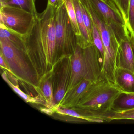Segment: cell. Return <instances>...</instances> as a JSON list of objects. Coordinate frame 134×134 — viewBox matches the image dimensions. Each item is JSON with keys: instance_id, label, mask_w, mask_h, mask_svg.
Segmentation results:
<instances>
[{"instance_id": "cell-3", "label": "cell", "mask_w": 134, "mask_h": 134, "mask_svg": "<svg viewBox=\"0 0 134 134\" xmlns=\"http://www.w3.org/2000/svg\"><path fill=\"white\" fill-rule=\"evenodd\" d=\"M86 8L93 23L98 28L103 42L104 57L102 74L105 78L114 84V72L120 44L113 32L101 15L92 7L88 0H80Z\"/></svg>"}, {"instance_id": "cell-22", "label": "cell", "mask_w": 134, "mask_h": 134, "mask_svg": "<svg viewBox=\"0 0 134 134\" xmlns=\"http://www.w3.org/2000/svg\"><path fill=\"white\" fill-rule=\"evenodd\" d=\"M125 25L130 36L134 33V0H129L127 18Z\"/></svg>"}, {"instance_id": "cell-26", "label": "cell", "mask_w": 134, "mask_h": 134, "mask_svg": "<svg viewBox=\"0 0 134 134\" xmlns=\"http://www.w3.org/2000/svg\"><path fill=\"white\" fill-rule=\"evenodd\" d=\"M48 4L56 9L63 3L64 0H47Z\"/></svg>"}, {"instance_id": "cell-7", "label": "cell", "mask_w": 134, "mask_h": 134, "mask_svg": "<svg viewBox=\"0 0 134 134\" xmlns=\"http://www.w3.org/2000/svg\"><path fill=\"white\" fill-rule=\"evenodd\" d=\"M94 10L101 15L120 43L129 35L125 22L120 12L113 0H88Z\"/></svg>"}, {"instance_id": "cell-23", "label": "cell", "mask_w": 134, "mask_h": 134, "mask_svg": "<svg viewBox=\"0 0 134 134\" xmlns=\"http://www.w3.org/2000/svg\"><path fill=\"white\" fill-rule=\"evenodd\" d=\"M79 1H80V0H79ZM80 4L81 9L85 25V26H86V29H87V30L89 36L91 37V40H92V21L89 14H88L87 11L86 10V8L84 6L83 4L80 1Z\"/></svg>"}, {"instance_id": "cell-17", "label": "cell", "mask_w": 134, "mask_h": 134, "mask_svg": "<svg viewBox=\"0 0 134 134\" xmlns=\"http://www.w3.org/2000/svg\"><path fill=\"white\" fill-rule=\"evenodd\" d=\"M55 113L63 116H69L79 119L82 121H87L93 123H103L104 122L103 120L101 119H96L84 116L72 108H65L58 107L56 109Z\"/></svg>"}, {"instance_id": "cell-4", "label": "cell", "mask_w": 134, "mask_h": 134, "mask_svg": "<svg viewBox=\"0 0 134 134\" xmlns=\"http://www.w3.org/2000/svg\"><path fill=\"white\" fill-rule=\"evenodd\" d=\"M0 54L3 55L13 74L21 83L35 89L39 80L25 52L9 40L0 38Z\"/></svg>"}, {"instance_id": "cell-18", "label": "cell", "mask_w": 134, "mask_h": 134, "mask_svg": "<svg viewBox=\"0 0 134 134\" xmlns=\"http://www.w3.org/2000/svg\"><path fill=\"white\" fill-rule=\"evenodd\" d=\"M5 5L18 7L31 12L36 17L38 14L36 8V0H9L3 6Z\"/></svg>"}, {"instance_id": "cell-8", "label": "cell", "mask_w": 134, "mask_h": 134, "mask_svg": "<svg viewBox=\"0 0 134 134\" xmlns=\"http://www.w3.org/2000/svg\"><path fill=\"white\" fill-rule=\"evenodd\" d=\"M71 56L62 57L55 63L53 68V94L55 111L59 106L69 85Z\"/></svg>"}, {"instance_id": "cell-6", "label": "cell", "mask_w": 134, "mask_h": 134, "mask_svg": "<svg viewBox=\"0 0 134 134\" xmlns=\"http://www.w3.org/2000/svg\"><path fill=\"white\" fill-rule=\"evenodd\" d=\"M0 28L8 30L23 39L30 32L36 21L32 13L15 6L1 7Z\"/></svg>"}, {"instance_id": "cell-11", "label": "cell", "mask_w": 134, "mask_h": 134, "mask_svg": "<svg viewBox=\"0 0 134 134\" xmlns=\"http://www.w3.org/2000/svg\"><path fill=\"white\" fill-rule=\"evenodd\" d=\"M35 90L45 102L44 107L52 110L55 113L53 94V70L46 74L39 80Z\"/></svg>"}, {"instance_id": "cell-24", "label": "cell", "mask_w": 134, "mask_h": 134, "mask_svg": "<svg viewBox=\"0 0 134 134\" xmlns=\"http://www.w3.org/2000/svg\"><path fill=\"white\" fill-rule=\"evenodd\" d=\"M119 9L126 22L127 18L129 0H113Z\"/></svg>"}, {"instance_id": "cell-10", "label": "cell", "mask_w": 134, "mask_h": 134, "mask_svg": "<svg viewBox=\"0 0 134 134\" xmlns=\"http://www.w3.org/2000/svg\"><path fill=\"white\" fill-rule=\"evenodd\" d=\"M94 83L88 79H83L74 87L66 91L59 107L68 108L76 107L85 92Z\"/></svg>"}, {"instance_id": "cell-29", "label": "cell", "mask_w": 134, "mask_h": 134, "mask_svg": "<svg viewBox=\"0 0 134 134\" xmlns=\"http://www.w3.org/2000/svg\"><path fill=\"white\" fill-rule=\"evenodd\" d=\"M9 0H0V4H1V7L3 6L5 3L7 2Z\"/></svg>"}, {"instance_id": "cell-2", "label": "cell", "mask_w": 134, "mask_h": 134, "mask_svg": "<svg viewBox=\"0 0 134 134\" xmlns=\"http://www.w3.org/2000/svg\"><path fill=\"white\" fill-rule=\"evenodd\" d=\"M121 92L105 78L99 80L93 83L72 109L86 116L102 120L100 116L111 110L114 101Z\"/></svg>"}, {"instance_id": "cell-20", "label": "cell", "mask_w": 134, "mask_h": 134, "mask_svg": "<svg viewBox=\"0 0 134 134\" xmlns=\"http://www.w3.org/2000/svg\"><path fill=\"white\" fill-rule=\"evenodd\" d=\"M68 16L71 22L74 30L77 37V43L80 40L81 34L77 21L76 12L73 0H64Z\"/></svg>"}, {"instance_id": "cell-13", "label": "cell", "mask_w": 134, "mask_h": 134, "mask_svg": "<svg viewBox=\"0 0 134 134\" xmlns=\"http://www.w3.org/2000/svg\"><path fill=\"white\" fill-rule=\"evenodd\" d=\"M114 85L123 92L134 93V73L131 70L117 67L114 72Z\"/></svg>"}, {"instance_id": "cell-16", "label": "cell", "mask_w": 134, "mask_h": 134, "mask_svg": "<svg viewBox=\"0 0 134 134\" xmlns=\"http://www.w3.org/2000/svg\"><path fill=\"white\" fill-rule=\"evenodd\" d=\"M3 70L4 72L1 74V76H2L3 79L8 84L10 87L20 97H21L26 102L34 103V104H36L37 105L38 104V105H41L44 106V107L45 106L46 104H45V102L42 99L39 95H37L35 97L30 96L23 91L19 88V87L15 86L10 81L9 79L8 78L6 71L4 70Z\"/></svg>"}, {"instance_id": "cell-21", "label": "cell", "mask_w": 134, "mask_h": 134, "mask_svg": "<svg viewBox=\"0 0 134 134\" xmlns=\"http://www.w3.org/2000/svg\"><path fill=\"white\" fill-rule=\"evenodd\" d=\"M93 44L98 51L101 58L103 62L104 57V48L103 42L98 28L92 22V34Z\"/></svg>"}, {"instance_id": "cell-15", "label": "cell", "mask_w": 134, "mask_h": 134, "mask_svg": "<svg viewBox=\"0 0 134 134\" xmlns=\"http://www.w3.org/2000/svg\"><path fill=\"white\" fill-rule=\"evenodd\" d=\"M134 109V93L121 92L114 99L111 110L116 113Z\"/></svg>"}, {"instance_id": "cell-12", "label": "cell", "mask_w": 134, "mask_h": 134, "mask_svg": "<svg viewBox=\"0 0 134 134\" xmlns=\"http://www.w3.org/2000/svg\"><path fill=\"white\" fill-rule=\"evenodd\" d=\"M116 66L127 69L134 73V54L129 35L125 36L120 43Z\"/></svg>"}, {"instance_id": "cell-27", "label": "cell", "mask_w": 134, "mask_h": 134, "mask_svg": "<svg viewBox=\"0 0 134 134\" xmlns=\"http://www.w3.org/2000/svg\"><path fill=\"white\" fill-rule=\"evenodd\" d=\"M0 66H1V69L7 70V71L11 72L12 73L10 69L9 66L8 65L4 58H3L2 55L1 54H0Z\"/></svg>"}, {"instance_id": "cell-28", "label": "cell", "mask_w": 134, "mask_h": 134, "mask_svg": "<svg viewBox=\"0 0 134 134\" xmlns=\"http://www.w3.org/2000/svg\"><path fill=\"white\" fill-rule=\"evenodd\" d=\"M129 37H130V40L131 45L132 47L134 54V33L132 35L129 36Z\"/></svg>"}, {"instance_id": "cell-5", "label": "cell", "mask_w": 134, "mask_h": 134, "mask_svg": "<svg viewBox=\"0 0 134 134\" xmlns=\"http://www.w3.org/2000/svg\"><path fill=\"white\" fill-rule=\"evenodd\" d=\"M56 62L62 57L72 55L77 46V37L68 16L65 3L55 10Z\"/></svg>"}, {"instance_id": "cell-9", "label": "cell", "mask_w": 134, "mask_h": 134, "mask_svg": "<svg viewBox=\"0 0 134 134\" xmlns=\"http://www.w3.org/2000/svg\"><path fill=\"white\" fill-rule=\"evenodd\" d=\"M85 62L83 49L77 45L71 58V75L68 90L74 87L83 79L85 78Z\"/></svg>"}, {"instance_id": "cell-14", "label": "cell", "mask_w": 134, "mask_h": 134, "mask_svg": "<svg viewBox=\"0 0 134 134\" xmlns=\"http://www.w3.org/2000/svg\"><path fill=\"white\" fill-rule=\"evenodd\" d=\"M73 2L76 12L77 21L81 34L80 40L77 43V45L84 49L93 44V42L89 36L85 25L79 0H73Z\"/></svg>"}, {"instance_id": "cell-19", "label": "cell", "mask_w": 134, "mask_h": 134, "mask_svg": "<svg viewBox=\"0 0 134 134\" xmlns=\"http://www.w3.org/2000/svg\"><path fill=\"white\" fill-rule=\"evenodd\" d=\"M0 38L9 40L16 47L25 52V47L23 39L9 30L0 28Z\"/></svg>"}, {"instance_id": "cell-30", "label": "cell", "mask_w": 134, "mask_h": 134, "mask_svg": "<svg viewBox=\"0 0 134 134\" xmlns=\"http://www.w3.org/2000/svg\"><path fill=\"white\" fill-rule=\"evenodd\" d=\"M125 112H130V113H134V109L132 110H128V111H125Z\"/></svg>"}, {"instance_id": "cell-25", "label": "cell", "mask_w": 134, "mask_h": 134, "mask_svg": "<svg viewBox=\"0 0 134 134\" xmlns=\"http://www.w3.org/2000/svg\"><path fill=\"white\" fill-rule=\"evenodd\" d=\"M4 70L6 71L8 78L9 79L10 81L15 86L19 87L18 79L14 74H13L12 73L7 71V70Z\"/></svg>"}, {"instance_id": "cell-1", "label": "cell", "mask_w": 134, "mask_h": 134, "mask_svg": "<svg viewBox=\"0 0 134 134\" xmlns=\"http://www.w3.org/2000/svg\"><path fill=\"white\" fill-rule=\"evenodd\" d=\"M55 10L47 4L38 13L28 35L23 38L25 53L39 80L53 70L56 62Z\"/></svg>"}]
</instances>
